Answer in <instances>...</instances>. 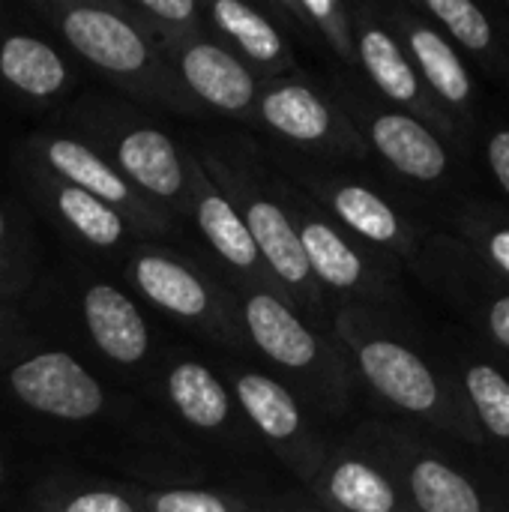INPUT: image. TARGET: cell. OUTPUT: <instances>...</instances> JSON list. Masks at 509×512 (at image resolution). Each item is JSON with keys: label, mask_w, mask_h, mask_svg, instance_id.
<instances>
[{"label": "cell", "mask_w": 509, "mask_h": 512, "mask_svg": "<svg viewBox=\"0 0 509 512\" xmlns=\"http://www.w3.org/2000/svg\"><path fill=\"white\" fill-rule=\"evenodd\" d=\"M24 303L36 333L66 345L114 390L141 396L168 339L123 282L96 264L66 261L42 273Z\"/></svg>", "instance_id": "cell-1"}, {"label": "cell", "mask_w": 509, "mask_h": 512, "mask_svg": "<svg viewBox=\"0 0 509 512\" xmlns=\"http://www.w3.org/2000/svg\"><path fill=\"white\" fill-rule=\"evenodd\" d=\"M186 144L201 168L210 174V180L234 204L279 294L315 327L330 333L333 309L309 273L294 222L279 192V171L267 159L261 141L246 129H225L201 132L195 138H186Z\"/></svg>", "instance_id": "cell-2"}, {"label": "cell", "mask_w": 509, "mask_h": 512, "mask_svg": "<svg viewBox=\"0 0 509 512\" xmlns=\"http://www.w3.org/2000/svg\"><path fill=\"white\" fill-rule=\"evenodd\" d=\"M141 405V396L114 390L78 354L36 330L0 366V408L45 438H99L111 447Z\"/></svg>", "instance_id": "cell-3"}, {"label": "cell", "mask_w": 509, "mask_h": 512, "mask_svg": "<svg viewBox=\"0 0 509 512\" xmlns=\"http://www.w3.org/2000/svg\"><path fill=\"white\" fill-rule=\"evenodd\" d=\"M24 9L114 93L168 120L201 123L207 114L183 90L162 51L117 0H27Z\"/></svg>", "instance_id": "cell-4"}, {"label": "cell", "mask_w": 509, "mask_h": 512, "mask_svg": "<svg viewBox=\"0 0 509 512\" xmlns=\"http://www.w3.org/2000/svg\"><path fill=\"white\" fill-rule=\"evenodd\" d=\"M45 126L87 144L183 228L189 207V147L186 138L162 126V117L114 90H81Z\"/></svg>", "instance_id": "cell-5"}, {"label": "cell", "mask_w": 509, "mask_h": 512, "mask_svg": "<svg viewBox=\"0 0 509 512\" xmlns=\"http://www.w3.org/2000/svg\"><path fill=\"white\" fill-rule=\"evenodd\" d=\"M246 357L282 381L318 417H342L354 396V366L333 333L315 327L285 297L264 288L228 285Z\"/></svg>", "instance_id": "cell-6"}, {"label": "cell", "mask_w": 509, "mask_h": 512, "mask_svg": "<svg viewBox=\"0 0 509 512\" xmlns=\"http://www.w3.org/2000/svg\"><path fill=\"white\" fill-rule=\"evenodd\" d=\"M141 399L195 453L243 477L264 465L267 453L231 396L213 351L192 339L165 342Z\"/></svg>", "instance_id": "cell-7"}, {"label": "cell", "mask_w": 509, "mask_h": 512, "mask_svg": "<svg viewBox=\"0 0 509 512\" xmlns=\"http://www.w3.org/2000/svg\"><path fill=\"white\" fill-rule=\"evenodd\" d=\"M114 270L123 288L192 342L219 354H246L231 288L183 243L138 240Z\"/></svg>", "instance_id": "cell-8"}, {"label": "cell", "mask_w": 509, "mask_h": 512, "mask_svg": "<svg viewBox=\"0 0 509 512\" xmlns=\"http://www.w3.org/2000/svg\"><path fill=\"white\" fill-rule=\"evenodd\" d=\"M330 333L345 348L354 375L393 411L456 435L477 438L459 393L432 369L423 354L387 330L381 312L363 306H339L333 309Z\"/></svg>", "instance_id": "cell-9"}, {"label": "cell", "mask_w": 509, "mask_h": 512, "mask_svg": "<svg viewBox=\"0 0 509 512\" xmlns=\"http://www.w3.org/2000/svg\"><path fill=\"white\" fill-rule=\"evenodd\" d=\"M261 147L273 162V168L288 183H294L306 198H312L351 237L390 258H405V261L420 258V240L411 219L378 186L363 180L354 171L357 165L309 159L264 141Z\"/></svg>", "instance_id": "cell-10"}, {"label": "cell", "mask_w": 509, "mask_h": 512, "mask_svg": "<svg viewBox=\"0 0 509 512\" xmlns=\"http://www.w3.org/2000/svg\"><path fill=\"white\" fill-rule=\"evenodd\" d=\"M279 192L294 222L309 273L324 291L330 309L363 306L381 312L387 303L396 300L390 255L351 237L282 174H279Z\"/></svg>", "instance_id": "cell-11"}, {"label": "cell", "mask_w": 509, "mask_h": 512, "mask_svg": "<svg viewBox=\"0 0 509 512\" xmlns=\"http://www.w3.org/2000/svg\"><path fill=\"white\" fill-rule=\"evenodd\" d=\"M213 363L222 372L267 459L279 462L303 489L318 474L333 447L321 429V420L312 417L300 399L252 357L213 351Z\"/></svg>", "instance_id": "cell-12"}, {"label": "cell", "mask_w": 509, "mask_h": 512, "mask_svg": "<svg viewBox=\"0 0 509 512\" xmlns=\"http://www.w3.org/2000/svg\"><path fill=\"white\" fill-rule=\"evenodd\" d=\"M252 135L264 144L324 162L360 165L369 156L330 84L306 69L261 87Z\"/></svg>", "instance_id": "cell-13"}, {"label": "cell", "mask_w": 509, "mask_h": 512, "mask_svg": "<svg viewBox=\"0 0 509 512\" xmlns=\"http://www.w3.org/2000/svg\"><path fill=\"white\" fill-rule=\"evenodd\" d=\"M12 180L30 213L54 228L87 261H105L114 267L138 240H147L117 210L60 180L18 144L12 147Z\"/></svg>", "instance_id": "cell-14"}, {"label": "cell", "mask_w": 509, "mask_h": 512, "mask_svg": "<svg viewBox=\"0 0 509 512\" xmlns=\"http://www.w3.org/2000/svg\"><path fill=\"white\" fill-rule=\"evenodd\" d=\"M78 81V60L24 9V3H0V105L51 117L78 93Z\"/></svg>", "instance_id": "cell-15"}, {"label": "cell", "mask_w": 509, "mask_h": 512, "mask_svg": "<svg viewBox=\"0 0 509 512\" xmlns=\"http://www.w3.org/2000/svg\"><path fill=\"white\" fill-rule=\"evenodd\" d=\"M327 84L360 132L366 150L390 165L399 177L423 186L447 177L450 156L432 126L381 102L354 72H336L327 78Z\"/></svg>", "instance_id": "cell-16"}, {"label": "cell", "mask_w": 509, "mask_h": 512, "mask_svg": "<svg viewBox=\"0 0 509 512\" xmlns=\"http://www.w3.org/2000/svg\"><path fill=\"white\" fill-rule=\"evenodd\" d=\"M24 153H30L42 168L57 174L60 180L72 183L75 189L99 198L111 210H117L141 237L162 240V243H183L186 234L180 222L165 213L159 204H153L147 195H141L129 180H123L99 153H93L78 138H69L63 132H54L48 126H39L15 141Z\"/></svg>", "instance_id": "cell-17"}, {"label": "cell", "mask_w": 509, "mask_h": 512, "mask_svg": "<svg viewBox=\"0 0 509 512\" xmlns=\"http://www.w3.org/2000/svg\"><path fill=\"white\" fill-rule=\"evenodd\" d=\"M183 234L186 240H195V246L189 249L204 264H210L225 285H249L279 294L234 204L210 180V174L201 168L192 150H189V207L183 219Z\"/></svg>", "instance_id": "cell-18"}, {"label": "cell", "mask_w": 509, "mask_h": 512, "mask_svg": "<svg viewBox=\"0 0 509 512\" xmlns=\"http://www.w3.org/2000/svg\"><path fill=\"white\" fill-rule=\"evenodd\" d=\"M174 69L183 90L201 105L207 117H225L234 126L252 132L255 105L264 81L210 33L159 48Z\"/></svg>", "instance_id": "cell-19"}, {"label": "cell", "mask_w": 509, "mask_h": 512, "mask_svg": "<svg viewBox=\"0 0 509 512\" xmlns=\"http://www.w3.org/2000/svg\"><path fill=\"white\" fill-rule=\"evenodd\" d=\"M351 27L357 48V75L366 78V87L387 105L423 120L426 126L450 129L438 99L426 90L402 42L390 30L381 6L351 3Z\"/></svg>", "instance_id": "cell-20"}, {"label": "cell", "mask_w": 509, "mask_h": 512, "mask_svg": "<svg viewBox=\"0 0 509 512\" xmlns=\"http://www.w3.org/2000/svg\"><path fill=\"white\" fill-rule=\"evenodd\" d=\"M303 498L324 512H414L393 468L366 441L330 447Z\"/></svg>", "instance_id": "cell-21"}, {"label": "cell", "mask_w": 509, "mask_h": 512, "mask_svg": "<svg viewBox=\"0 0 509 512\" xmlns=\"http://www.w3.org/2000/svg\"><path fill=\"white\" fill-rule=\"evenodd\" d=\"M201 15L207 33L234 51L264 84L303 72L297 45L267 0H201Z\"/></svg>", "instance_id": "cell-22"}, {"label": "cell", "mask_w": 509, "mask_h": 512, "mask_svg": "<svg viewBox=\"0 0 509 512\" xmlns=\"http://www.w3.org/2000/svg\"><path fill=\"white\" fill-rule=\"evenodd\" d=\"M363 441L393 468L414 512H483L477 486L450 462L390 432H372Z\"/></svg>", "instance_id": "cell-23"}, {"label": "cell", "mask_w": 509, "mask_h": 512, "mask_svg": "<svg viewBox=\"0 0 509 512\" xmlns=\"http://www.w3.org/2000/svg\"><path fill=\"white\" fill-rule=\"evenodd\" d=\"M390 30L402 42L405 54L411 57L417 75L423 78L426 90L444 108H465L474 99V81L468 66L462 63L456 45L435 30L411 3L408 6H381Z\"/></svg>", "instance_id": "cell-24"}, {"label": "cell", "mask_w": 509, "mask_h": 512, "mask_svg": "<svg viewBox=\"0 0 509 512\" xmlns=\"http://www.w3.org/2000/svg\"><path fill=\"white\" fill-rule=\"evenodd\" d=\"M15 512H144V504L138 486L120 477L51 468L27 480Z\"/></svg>", "instance_id": "cell-25"}, {"label": "cell", "mask_w": 509, "mask_h": 512, "mask_svg": "<svg viewBox=\"0 0 509 512\" xmlns=\"http://www.w3.org/2000/svg\"><path fill=\"white\" fill-rule=\"evenodd\" d=\"M276 18L291 33L294 45L330 57L339 72L357 75V48L351 27V3L345 0H267Z\"/></svg>", "instance_id": "cell-26"}, {"label": "cell", "mask_w": 509, "mask_h": 512, "mask_svg": "<svg viewBox=\"0 0 509 512\" xmlns=\"http://www.w3.org/2000/svg\"><path fill=\"white\" fill-rule=\"evenodd\" d=\"M42 276L36 216L18 192H0V294L24 300Z\"/></svg>", "instance_id": "cell-27"}, {"label": "cell", "mask_w": 509, "mask_h": 512, "mask_svg": "<svg viewBox=\"0 0 509 512\" xmlns=\"http://www.w3.org/2000/svg\"><path fill=\"white\" fill-rule=\"evenodd\" d=\"M144 512H282L279 501L228 486H138Z\"/></svg>", "instance_id": "cell-28"}, {"label": "cell", "mask_w": 509, "mask_h": 512, "mask_svg": "<svg viewBox=\"0 0 509 512\" xmlns=\"http://www.w3.org/2000/svg\"><path fill=\"white\" fill-rule=\"evenodd\" d=\"M120 9L147 33L156 48L207 33L201 0H117Z\"/></svg>", "instance_id": "cell-29"}, {"label": "cell", "mask_w": 509, "mask_h": 512, "mask_svg": "<svg viewBox=\"0 0 509 512\" xmlns=\"http://www.w3.org/2000/svg\"><path fill=\"white\" fill-rule=\"evenodd\" d=\"M420 15L435 18L453 45H462L474 57H492L498 51V36L489 15L471 0H420L411 3Z\"/></svg>", "instance_id": "cell-30"}, {"label": "cell", "mask_w": 509, "mask_h": 512, "mask_svg": "<svg viewBox=\"0 0 509 512\" xmlns=\"http://www.w3.org/2000/svg\"><path fill=\"white\" fill-rule=\"evenodd\" d=\"M465 396L471 399L480 423L498 441H509V378L489 363H474L462 375Z\"/></svg>", "instance_id": "cell-31"}, {"label": "cell", "mask_w": 509, "mask_h": 512, "mask_svg": "<svg viewBox=\"0 0 509 512\" xmlns=\"http://www.w3.org/2000/svg\"><path fill=\"white\" fill-rule=\"evenodd\" d=\"M30 333H33V324H30L27 303L18 297L0 294V366L27 342Z\"/></svg>", "instance_id": "cell-32"}, {"label": "cell", "mask_w": 509, "mask_h": 512, "mask_svg": "<svg viewBox=\"0 0 509 512\" xmlns=\"http://www.w3.org/2000/svg\"><path fill=\"white\" fill-rule=\"evenodd\" d=\"M24 486H27V480L21 474L18 456L0 438V507H15L21 492H24Z\"/></svg>", "instance_id": "cell-33"}, {"label": "cell", "mask_w": 509, "mask_h": 512, "mask_svg": "<svg viewBox=\"0 0 509 512\" xmlns=\"http://www.w3.org/2000/svg\"><path fill=\"white\" fill-rule=\"evenodd\" d=\"M486 159H489V168H492L495 180L501 183V189L509 195V129H495L489 135Z\"/></svg>", "instance_id": "cell-34"}, {"label": "cell", "mask_w": 509, "mask_h": 512, "mask_svg": "<svg viewBox=\"0 0 509 512\" xmlns=\"http://www.w3.org/2000/svg\"><path fill=\"white\" fill-rule=\"evenodd\" d=\"M480 243H483V255L489 258V264L509 276V225L489 228Z\"/></svg>", "instance_id": "cell-35"}, {"label": "cell", "mask_w": 509, "mask_h": 512, "mask_svg": "<svg viewBox=\"0 0 509 512\" xmlns=\"http://www.w3.org/2000/svg\"><path fill=\"white\" fill-rule=\"evenodd\" d=\"M486 324H489V333L498 345H504L509 351V294L498 297L489 303L486 309Z\"/></svg>", "instance_id": "cell-36"}, {"label": "cell", "mask_w": 509, "mask_h": 512, "mask_svg": "<svg viewBox=\"0 0 509 512\" xmlns=\"http://www.w3.org/2000/svg\"><path fill=\"white\" fill-rule=\"evenodd\" d=\"M282 504V512H324V510H318L315 504H309L303 495H291V498H282L279 501Z\"/></svg>", "instance_id": "cell-37"}]
</instances>
